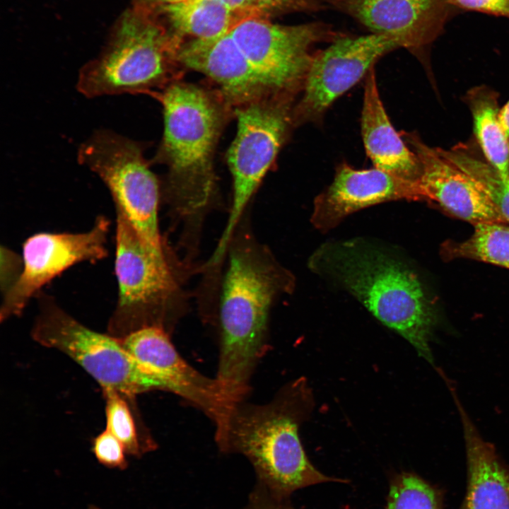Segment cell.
I'll list each match as a JSON object with an SVG mask.
<instances>
[{
  "label": "cell",
  "instance_id": "6da1fadb",
  "mask_svg": "<svg viewBox=\"0 0 509 509\" xmlns=\"http://www.w3.org/2000/svg\"><path fill=\"white\" fill-rule=\"evenodd\" d=\"M235 235V233H234ZM233 235L218 310L216 379L233 402L245 399L255 369L267 351L271 305L294 286L291 274L247 233Z\"/></svg>",
  "mask_w": 509,
  "mask_h": 509
},
{
  "label": "cell",
  "instance_id": "7a4b0ae2",
  "mask_svg": "<svg viewBox=\"0 0 509 509\" xmlns=\"http://www.w3.org/2000/svg\"><path fill=\"white\" fill-rule=\"evenodd\" d=\"M312 406L305 379L283 386L265 404L235 402L216 427V442L222 452L247 457L259 483L279 500L303 487L334 481L310 462L299 438Z\"/></svg>",
  "mask_w": 509,
  "mask_h": 509
},
{
  "label": "cell",
  "instance_id": "3957f363",
  "mask_svg": "<svg viewBox=\"0 0 509 509\" xmlns=\"http://www.w3.org/2000/svg\"><path fill=\"white\" fill-rule=\"evenodd\" d=\"M383 324L407 340L431 365L437 312L416 274L401 262L356 241L322 245L311 259Z\"/></svg>",
  "mask_w": 509,
  "mask_h": 509
},
{
  "label": "cell",
  "instance_id": "277c9868",
  "mask_svg": "<svg viewBox=\"0 0 509 509\" xmlns=\"http://www.w3.org/2000/svg\"><path fill=\"white\" fill-rule=\"evenodd\" d=\"M158 98L164 132L157 158L168 167L170 204L186 229H198L214 193L212 160L221 112L207 93L193 85H170Z\"/></svg>",
  "mask_w": 509,
  "mask_h": 509
},
{
  "label": "cell",
  "instance_id": "5b68a950",
  "mask_svg": "<svg viewBox=\"0 0 509 509\" xmlns=\"http://www.w3.org/2000/svg\"><path fill=\"white\" fill-rule=\"evenodd\" d=\"M177 48L160 24L131 7L100 54L80 69L77 90L89 98L146 92L163 81Z\"/></svg>",
  "mask_w": 509,
  "mask_h": 509
},
{
  "label": "cell",
  "instance_id": "8992f818",
  "mask_svg": "<svg viewBox=\"0 0 509 509\" xmlns=\"http://www.w3.org/2000/svg\"><path fill=\"white\" fill-rule=\"evenodd\" d=\"M115 211L118 293L107 333L119 339L146 327L170 333L177 285L167 255L146 245L121 211Z\"/></svg>",
  "mask_w": 509,
  "mask_h": 509
},
{
  "label": "cell",
  "instance_id": "52a82bcc",
  "mask_svg": "<svg viewBox=\"0 0 509 509\" xmlns=\"http://www.w3.org/2000/svg\"><path fill=\"white\" fill-rule=\"evenodd\" d=\"M38 312L31 330L34 341L57 349L80 365L101 386L131 400L157 390L155 382L128 353L120 339L95 332L75 319L49 294L35 296Z\"/></svg>",
  "mask_w": 509,
  "mask_h": 509
},
{
  "label": "cell",
  "instance_id": "ba28073f",
  "mask_svg": "<svg viewBox=\"0 0 509 509\" xmlns=\"http://www.w3.org/2000/svg\"><path fill=\"white\" fill-rule=\"evenodd\" d=\"M77 159L109 189L115 209L153 250L166 252L158 225L160 185L139 142L112 130H95L78 148Z\"/></svg>",
  "mask_w": 509,
  "mask_h": 509
},
{
  "label": "cell",
  "instance_id": "9c48e42d",
  "mask_svg": "<svg viewBox=\"0 0 509 509\" xmlns=\"http://www.w3.org/2000/svg\"><path fill=\"white\" fill-rule=\"evenodd\" d=\"M289 96L273 101L255 100L236 110L237 134L228 152L233 176L232 207L220 240L211 257L219 264L228 250L242 214L274 162L292 114Z\"/></svg>",
  "mask_w": 509,
  "mask_h": 509
},
{
  "label": "cell",
  "instance_id": "30bf717a",
  "mask_svg": "<svg viewBox=\"0 0 509 509\" xmlns=\"http://www.w3.org/2000/svg\"><path fill=\"white\" fill-rule=\"evenodd\" d=\"M230 33L268 90L284 96L303 89L312 47L337 36L322 23L282 25L263 16L241 21Z\"/></svg>",
  "mask_w": 509,
  "mask_h": 509
},
{
  "label": "cell",
  "instance_id": "8fae6325",
  "mask_svg": "<svg viewBox=\"0 0 509 509\" xmlns=\"http://www.w3.org/2000/svg\"><path fill=\"white\" fill-rule=\"evenodd\" d=\"M110 228V220L100 215L85 232H45L28 238L23 244L22 274L2 296L1 322L21 315L29 301L66 269L78 263H95L106 258Z\"/></svg>",
  "mask_w": 509,
  "mask_h": 509
},
{
  "label": "cell",
  "instance_id": "7c38bea8",
  "mask_svg": "<svg viewBox=\"0 0 509 509\" xmlns=\"http://www.w3.org/2000/svg\"><path fill=\"white\" fill-rule=\"evenodd\" d=\"M398 47L393 38L374 33L334 39L313 55L295 119L305 122L322 117L339 97L368 74L380 57Z\"/></svg>",
  "mask_w": 509,
  "mask_h": 509
},
{
  "label": "cell",
  "instance_id": "4fadbf2b",
  "mask_svg": "<svg viewBox=\"0 0 509 509\" xmlns=\"http://www.w3.org/2000/svg\"><path fill=\"white\" fill-rule=\"evenodd\" d=\"M120 340L154 380L158 390L182 397L202 411L216 426L222 423L233 402L216 377L199 373L180 355L169 333L158 327H146Z\"/></svg>",
  "mask_w": 509,
  "mask_h": 509
},
{
  "label": "cell",
  "instance_id": "5bb4252c",
  "mask_svg": "<svg viewBox=\"0 0 509 509\" xmlns=\"http://www.w3.org/2000/svg\"><path fill=\"white\" fill-rule=\"evenodd\" d=\"M355 18L374 34L418 51L442 32L455 11L447 0H325Z\"/></svg>",
  "mask_w": 509,
  "mask_h": 509
},
{
  "label": "cell",
  "instance_id": "9a60e30c",
  "mask_svg": "<svg viewBox=\"0 0 509 509\" xmlns=\"http://www.w3.org/2000/svg\"><path fill=\"white\" fill-rule=\"evenodd\" d=\"M420 200L416 182H410L380 169H354L341 164L332 184L314 201L312 224L327 232L349 214L389 201Z\"/></svg>",
  "mask_w": 509,
  "mask_h": 509
},
{
  "label": "cell",
  "instance_id": "2e32d148",
  "mask_svg": "<svg viewBox=\"0 0 509 509\" xmlns=\"http://www.w3.org/2000/svg\"><path fill=\"white\" fill-rule=\"evenodd\" d=\"M406 138L420 163L421 173L416 181L420 200L433 201L474 225L509 224L483 189L438 148L428 146L414 134H408Z\"/></svg>",
  "mask_w": 509,
  "mask_h": 509
},
{
  "label": "cell",
  "instance_id": "e0dca14e",
  "mask_svg": "<svg viewBox=\"0 0 509 509\" xmlns=\"http://www.w3.org/2000/svg\"><path fill=\"white\" fill-rule=\"evenodd\" d=\"M176 61L213 80L233 102L247 104L268 90L230 31L182 42L177 49Z\"/></svg>",
  "mask_w": 509,
  "mask_h": 509
},
{
  "label": "cell",
  "instance_id": "ac0fdd59",
  "mask_svg": "<svg viewBox=\"0 0 509 509\" xmlns=\"http://www.w3.org/2000/svg\"><path fill=\"white\" fill-rule=\"evenodd\" d=\"M460 416L467 469L466 509H509V465L495 446L485 440L463 407L457 392L452 394Z\"/></svg>",
  "mask_w": 509,
  "mask_h": 509
},
{
  "label": "cell",
  "instance_id": "d6986e66",
  "mask_svg": "<svg viewBox=\"0 0 509 509\" xmlns=\"http://www.w3.org/2000/svg\"><path fill=\"white\" fill-rule=\"evenodd\" d=\"M361 132L366 153L375 168L410 182L421 173L417 156L394 129L382 103L374 69L367 74Z\"/></svg>",
  "mask_w": 509,
  "mask_h": 509
},
{
  "label": "cell",
  "instance_id": "ffe728a7",
  "mask_svg": "<svg viewBox=\"0 0 509 509\" xmlns=\"http://www.w3.org/2000/svg\"><path fill=\"white\" fill-rule=\"evenodd\" d=\"M131 7L153 19L180 44L223 35L241 21L259 16L216 0H180Z\"/></svg>",
  "mask_w": 509,
  "mask_h": 509
},
{
  "label": "cell",
  "instance_id": "44dd1931",
  "mask_svg": "<svg viewBox=\"0 0 509 509\" xmlns=\"http://www.w3.org/2000/svg\"><path fill=\"white\" fill-rule=\"evenodd\" d=\"M467 102L474 133L488 163L502 176L509 177V139L499 119L497 93L477 87L469 92Z\"/></svg>",
  "mask_w": 509,
  "mask_h": 509
},
{
  "label": "cell",
  "instance_id": "7402d4cb",
  "mask_svg": "<svg viewBox=\"0 0 509 509\" xmlns=\"http://www.w3.org/2000/svg\"><path fill=\"white\" fill-rule=\"evenodd\" d=\"M441 254L447 260L468 258L509 269V225L503 223L474 225V233L468 239L443 244Z\"/></svg>",
  "mask_w": 509,
  "mask_h": 509
},
{
  "label": "cell",
  "instance_id": "603a6c76",
  "mask_svg": "<svg viewBox=\"0 0 509 509\" xmlns=\"http://www.w3.org/2000/svg\"><path fill=\"white\" fill-rule=\"evenodd\" d=\"M438 151L483 189L509 223V177L502 176L489 163L474 157L464 148Z\"/></svg>",
  "mask_w": 509,
  "mask_h": 509
},
{
  "label": "cell",
  "instance_id": "cb8c5ba5",
  "mask_svg": "<svg viewBox=\"0 0 509 509\" xmlns=\"http://www.w3.org/2000/svg\"><path fill=\"white\" fill-rule=\"evenodd\" d=\"M105 399L106 429L124 446L127 455L140 457L156 445L151 437L141 435L128 399L119 393L103 390Z\"/></svg>",
  "mask_w": 509,
  "mask_h": 509
},
{
  "label": "cell",
  "instance_id": "d4e9b609",
  "mask_svg": "<svg viewBox=\"0 0 509 509\" xmlns=\"http://www.w3.org/2000/svg\"><path fill=\"white\" fill-rule=\"evenodd\" d=\"M387 509H443V496L420 476L405 473L391 485Z\"/></svg>",
  "mask_w": 509,
  "mask_h": 509
},
{
  "label": "cell",
  "instance_id": "484cf974",
  "mask_svg": "<svg viewBox=\"0 0 509 509\" xmlns=\"http://www.w3.org/2000/svg\"><path fill=\"white\" fill-rule=\"evenodd\" d=\"M92 452L98 462L107 468L125 470L128 467L124 446L107 429L94 438Z\"/></svg>",
  "mask_w": 509,
  "mask_h": 509
},
{
  "label": "cell",
  "instance_id": "4316f807",
  "mask_svg": "<svg viewBox=\"0 0 509 509\" xmlns=\"http://www.w3.org/2000/svg\"><path fill=\"white\" fill-rule=\"evenodd\" d=\"M0 250V287L3 296L19 280L23 269V259L22 255L6 246L2 245Z\"/></svg>",
  "mask_w": 509,
  "mask_h": 509
},
{
  "label": "cell",
  "instance_id": "83f0119b",
  "mask_svg": "<svg viewBox=\"0 0 509 509\" xmlns=\"http://www.w3.org/2000/svg\"><path fill=\"white\" fill-rule=\"evenodd\" d=\"M455 7L509 18V0H447Z\"/></svg>",
  "mask_w": 509,
  "mask_h": 509
},
{
  "label": "cell",
  "instance_id": "f1b7e54d",
  "mask_svg": "<svg viewBox=\"0 0 509 509\" xmlns=\"http://www.w3.org/2000/svg\"><path fill=\"white\" fill-rule=\"evenodd\" d=\"M281 501L271 496L263 485L258 483L242 509H291L283 505Z\"/></svg>",
  "mask_w": 509,
  "mask_h": 509
},
{
  "label": "cell",
  "instance_id": "f546056e",
  "mask_svg": "<svg viewBox=\"0 0 509 509\" xmlns=\"http://www.w3.org/2000/svg\"><path fill=\"white\" fill-rule=\"evenodd\" d=\"M180 0H133L134 6L177 1ZM227 6L237 10L247 11L255 15L268 16L269 13L255 0H216Z\"/></svg>",
  "mask_w": 509,
  "mask_h": 509
},
{
  "label": "cell",
  "instance_id": "4dcf8cb0",
  "mask_svg": "<svg viewBox=\"0 0 509 509\" xmlns=\"http://www.w3.org/2000/svg\"><path fill=\"white\" fill-rule=\"evenodd\" d=\"M499 119H500L501 125L506 134V136L509 139V100L500 110Z\"/></svg>",
  "mask_w": 509,
  "mask_h": 509
},
{
  "label": "cell",
  "instance_id": "1f68e13d",
  "mask_svg": "<svg viewBox=\"0 0 509 509\" xmlns=\"http://www.w3.org/2000/svg\"><path fill=\"white\" fill-rule=\"evenodd\" d=\"M459 509H466L464 502L462 503Z\"/></svg>",
  "mask_w": 509,
  "mask_h": 509
}]
</instances>
